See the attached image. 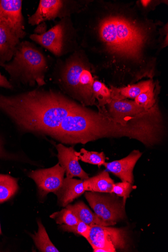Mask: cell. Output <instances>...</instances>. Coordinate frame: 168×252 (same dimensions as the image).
Here are the masks:
<instances>
[{
	"instance_id": "obj_26",
	"label": "cell",
	"mask_w": 168,
	"mask_h": 252,
	"mask_svg": "<svg viewBox=\"0 0 168 252\" xmlns=\"http://www.w3.org/2000/svg\"><path fill=\"white\" fill-rule=\"evenodd\" d=\"M50 218L55 220L57 223L60 224L74 225L79 221V220L73 212L67 208L54 213Z\"/></svg>"
},
{
	"instance_id": "obj_3",
	"label": "cell",
	"mask_w": 168,
	"mask_h": 252,
	"mask_svg": "<svg viewBox=\"0 0 168 252\" xmlns=\"http://www.w3.org/2000/svg\"><path fill=\"white\" fill-rule=\"evenodd\" d=\"M100 33L112 53L133 60L140 58L146 34L133 22L121 17H109L101 23Z\"/></svg>"
},
{
	"instance_id": "obj_14",
	"label": "cell",
	"mask_w": 168,
	"mask_h": 252,
	"mask_svg": "<svg viewBox=\"0 0 168 252\" xmlns=\"http://www.w3.org/2000/svg\"><path fill=\"white\" fill-rule=\"evenodd\" d=\"M83 181L64 178L62 186L55 193L62 207H66L69 203L84 193Z\"/></svg>"
},
{
	"instance_id": "obj_23",
	"label": "cell",
	"mask_w": 168,
	"mask_h": 252,
	"mask_svg": "<svg viewBox=\"0 0 168 252\" xmlns=\"http://www.w3.org/2000/svg\"><path fill=\"white\" fill-rule=\"evenodd\" d=\"M75 154L82 162L98 165L99 167L105 162V155L103 152H90L83 148L80 152L75 151Z\"/></svg>"
},
{
	"instance_id": "obj_1",
	"label": "cell",
	"mask_w": 168,
	"mask_h": 252,
	"mask_svg": "<svg viewBox=\"0 0 168 252\" xmlns=\"http://www.w3.org/2000/svg\"><path fill=\"white\" fill-rule=\"evenodd\" d=\"M158 110L126 122H119L79 105L63 121L52 136L61 143L86 144L100 139L129 137L146 147L161 140L162 126Z\"/></svg>"
},
{
	"instance_id": "obj_16",
	"label": "cell",
	"mask_w": 168,
	"mask_h": 252,
	"mask_svg": "<svg viewBox=\"0 0 168 252\" xmlns=\"http://www.w3.org/2000/svg\"><path fill=\"white\" fill-rule=\"evenodd\" d=\"M114 184V181L105 171L83 181L85 191L89 192L111 193Z\"/></svg>"
},
{
	"instance_id": "obj_10",
	"label": "cell",
	"mask_w": 168,
	"mask_h": 252,
	"mask_svg": "<svg viewBox=\"0 0 168 252\" xmlns=\"http://www.w3.org/2000/svg\"><path fill=\"white\" fill-rule=\"evenodd\" d=\"M58 152V158L59 164L63 167L67 178H73L78 177L82 180L88 179L89 175L82 168L79 159L75 154L73 147L67 148L62 144L56 146Z\"/></svg>"
},
{
	"instance_id": "obj_12",
	"label": "cell",
	"mask_w": 168,
	"mask_h": 252,
	"mask_svg": "<svg viewBox=\"0 0 168 252\" xmlns=\"http://www.w3.org/2000/svg\"><path fill=\"white\" fill-rule=\"evenodd\" d=\"M20 39L2 22H0V66L13 58Z\"/></svg>"
},
{
	"instance_id": "obj_4",
	"label": "cell",
	"mask_w": 168,
	"mask_h": 252,
	"mask_svg": "<svg viewBox=\"0 0 168 252\" xmlns=\"http://www.w3.org/2000/svg\"><path fill=\"white\" fill-rule=\"evenodd\" d=\"M11 79L44 85L47 63L43 55L27 41L19 44L11 62L1 65Z\"/></svg>"
},
{
	"instance_id": "obj_11",
	"label": "cell",
	"mask_w": 168,
	"mask_h": 252,
	"mask_svg": "<svg viewBox=\"0 0 168 252\" xmlns=\"http://www.w3.org/2000/svg\"><path fill=\"white\" fill-rule=\"evenodd\" d=\"M142 153L138 150L133 151L127 157L109 163L105 162L104 165L108 171L121 179L122 181L134 184V169Z\"/></svg>"
},
{
	"instance_id": "obj_31",
	"label": "cell",
	"mask_w": 168,
	"mask_h": 252,
	"mask_svg": "<svg viewBox=\"0 0 168 252\" xmlns=\"http://www.w3.org/2000/svg\"><path fill=\"white\" fill-rule=\"evenodd\" d=\"M150 2V1H141L142 5L144 7H147L149 4Z\"/></svg>"
},
{
	"instance_id": "obj_24",
	"label": "cell",
	"mask_w": 168,
	"mask_h": 252,
	"mask_svg": "<svg viewBox=\"0 0 168 252\" xmlns=\"http://www.w3.org/2000/svg\"><path fill=\"white\" fill-rule=\"evenodd\" d=\"M93 93L94 97L98 99L101 105L108 104L111 100L110 90L100 81L94 82Z\"/></svg>"
},
{
	"instance_id": "obj_18",
	"label": "cell",
	"mask_w": 168,
	"mask_h": 252,
	"mask_svg": "<svg viewBox=\"0 0 168 252\" xmlns=\"http://www.w3.org/2000/svg\"><path fill=\"white\" fill-rule=\"evenodd\" d=\"M152 85V81L148 80L121 88L112 87L110 90L111 100L134 99L143 92L148 90Z\"/></svg>"
},
{
	"instance_id": "obj_15",
	"label": "cell",
	"mask_w": 168,
	"mask_h": 252,
	"mask_svg": "<svg viewBox=\"0 0 168 252\" xmlns=\"http://www.w3.org/2000/svg\"><path fill=\"white\" fill-rule=\"evenodd\" d=\"M63 6L60 0H41L35 13L29 19L32 26L39 25L41 22L55 18Z\"/></svg>"
},
{
	"instance_id": "obj_28",
	"label": "cell",
	"mask_w": 168,
	"mask_h": 252,
	"mask_svg": "<svg viewBox=\"0 0 168 252\" xmlns=\"http://www.w3.org/2000/svg\"><path fill=\"white\" fill-rule=\"evenodd\" d=\"M133 189V185L127 181H122L114 183L113 186L112 193L123 197L124 203L126 204L127 199Z\"/></svg>"
},
{
	"instance_id": "obj_27",
	"label": "cell",
	"mask_w": 168,
	"mask_h": 252,
	"mask_svg": "<svg viewBox=\"0 0 168 252\" xmlns=\"http://www.w3.org/2000/svg\"><path fill=\"white\" fill-rule=\"evenodd\" d=\"M64 232L73 233L83 236L88 239L89 236L91 226L79 220V222L74 225H67L63 224L61 227Z\"/></svg>"
},
{
	"instance_id": "obj_29",
	"label": "cell",
	"mask_w": 168,
	"mask_h": 252,
	"mask_svg": "<svg viewBox=\"0 0 168 252\" xmlns=\"http://www.w3.org/2000/svg\"><path fill=\"white\" fill-rule=\"evenodd\" d=\"M0 87L7 89H12V86L7 78L0 73Z\"/></svg>"
},
{
	"instance_id": "obj_20",
	"label": "cell",
	"mask_w": 168,
	"mask_h": 252,
	"mask_svg": "<svg viewBox=\"0 0 168 252\" xmlns=\"http://www.w3.org/2000/svg\"><path fill=\"white\" fill-rule=\"evenodd\" d=\"M94 82L91 72L85 67L80 77L79 95L87 104H93L94 102L93 93Z\"/></svg>"
},
{
	"instance_id": "obj_30",
	"label": "cell",
	"mask_w": 168,
	"mask_h": 252,
	"mask_svg": "<svg viewBox=\"0 0 168 252\" xmlns=\"http://www.w3.org/2000/svg\"><path fill=\"white\" fill-rule=\"evenodd\" d=\"M9 155L4 150L2 142L0 139V158H9Z\"/></svg>"
},
{
	"instance_id": "obj_9",
	"label": "cell",
	"mask_w": 168,
	"mask_h": 252,
	"mask_svg": "<svg viewBox=\"0 0 168 252\" xmlns=\"http://www.w3.org/2000/svg\"><path fill=\"white\" fill-rule=\"evenodd\" d=\"M108 116L119 122H126L133 119L148 115L158 110L156 106L150 110H146L138 105L134 101L127 100H111L107 104Z\"/></svg>"
},
{
	"instance_id": "obj_21",
	"label": "cell",
	"mask_w": 168,
	"mask_h": 252,
	"mask_svg": "<svg viewBox=\"0 0 168 252\" xmlns=\"http://www.w3.org/2000/svg\"><path fill=\"white\" fill-rule=\"evenodd\" d=\"M37 223L38 232L34 235H32L37 248L40 252H59V251L50 240L40 220H38Z\"/></svg>"
},
{
	"instance_id": "obj_13",
	"label": "cell",
	"mask_w": 168,
	"mask_h": 252,
	"mask_svg": "<svg viewBox=\"0 0 168 252\" xmlns=\"http://www.w3.org/2000/svg\"><path fill=\"white\" fill-rule=\"evenodd\" d=\"M63 26L59 24L43 34H32L30 38L54 54L59 56L63 47Z\"/></svg>"
},
{
	"instance_id": "obj_22",
	"label": "cell",
	"mask_w": 168,
	"mask_h": 252,
	"mask_svg": "<svg viewBox=\"0 0 168 252\" xmlns=\"http://www.w3.org/2000/svg\"><path fill=\"white\" fill-rule=\"evenodd\" d=\"M18 189L16 179L7 175L0 174V203L9 199Z\"/></svg>"
},
{
	"instance_id": "obj_7",
	"label": "cell",
	"mask_w": 168,
	"mask_h": 252,
	"mask_svg": "<svg viewBox=\"0 0 168 252\" xmlns=\"http://www.w3.org/2000/svg\"><path fill=\"white\" fill-rule=\"evenodd\" d=\"M65 174L64 168L58 163L49 169L33 171L29 177L36 183L40 195L45 196L51 192L55 194L61 188Z\"/></svg>"
},
{
	"instance_id": "obj_5",
	"label": "cell",
	"mask_w": 168,
	"mask_h": 252,
	"mask_svg": "<svg viewBox=\"0 0 168 252\" xmlns=\"http://www.w3.org/2000/svg\"><path fill=\"white\" fill-rule=\"evenodd\" d=\"M87 192L85 196L94 213L105 221L116 224L126 217L123 198L114 193Z\"/></svg>"
},
{
	"instance_id": "obj_32",
	"label": "cell",
	"mask_w": 168,
	"mask_h": 252,
	"mask_svg": "<svg viewBox=\"0 0 168 252\" xmlns=\"http://www.w3.org/2000/svg\"><path fill=\"white\" fill-rule=\"evenodd\" d=\"M1 224H0V235L1 234Z\"/></svg>"
},
{
	"instance_id": "obj_2",
	"label": "cell",
	"mask_w": 168,
	"mask_h": 252,
	"mask_svg": "<svg viewBox=\"0 0 168 252\" xmlns=\"http://www.w3.org/2000/svg\"><path fill=\"white\" fill-rule=\"evenodd\" d=\"M78 105L52 90H35L12 96L0 94V111L20 130L51 137Z\"/></svg>"
},
{
	"instance_id": "obj_25",
	"label": "cell",
	"mask_w": 168,
	"mask_h": 252,
	"mask_svg": "<svg viewBox=\"0 0 168 252\" xmlns=\"http://www.w3.org/2000/svg\"><path fill=\"white\" fill-rule=\"evenodd\" d=\"M134 102L140 107L146 110L153 108L155 106L156 102L154 85L136 97L134 99Z\"/></svg>"
},
{
	"instance_id": "obj_17",
	"label": "cell",
	"mask_w": 168,
	"mask_h": 252,
	"mask_svg": "<svg viewBox=\"0 0 168 252\" xmlns=\"http://www.w3.org/2000/svg\"><path fill=\"white\" fill-rule=\"evenodd\" d=\"M66 208L70 210L77 217L79 220L89 225H100L113 226L114 223L103 221L97 215L93 213L82 201H79L74 205H67Z\"/></svg>"
},
{
	"instance_id": "obj_19",
	"label": "cell",
	"mask_w": 168,
	"mask_h": 252,
	"mask_svg": "<svg viewBox=\"0 0 168 252\" xmlns=\"http://www.w3.org/2000/svg\"><path fill=\"white\" fill-rule=\"evenodd\" d=\"M85 68V65L81 62H72L67 65L64 74V79L67 85L78 95L80 77Z\"/></svg>"
},
{
	"instance_id": "obj_8",
	"label": "cell",
	"mask_w": 168,
	"mask_h": 252,
	"mask_svg": "<svg viewBox=\"0 0 168 252\" xmlns=\"http://www.w3.org/2000/svg\"><path fill=\"white\" fill-rule=\"evenodd\" d=\"M22 4L21 0H0V22H3L19 39L26 35Z\"/></svg>"
},
{
	"instance_id": "obj_6",
	"label": "cell",
	"mask_w": 168,
	"mask_h": 252,
	"mask_svg": "<svg viewBox=\"0 0 168 252\" xmlns=\"http://www.w3.org/2000/svg\"><path fill=\"white\" fill-rule=\"evenodd\" d=\"M87 241L93 249L105 248L112 252H115L116 249L126 250L129 245V237L126 229L111 226L91 225Z\"/></svg>"
}]
</instances>
